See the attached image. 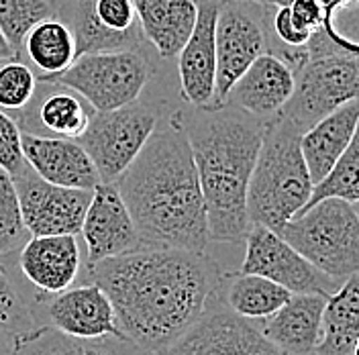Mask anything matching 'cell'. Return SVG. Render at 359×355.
Wrapping results in <instances>:
<instances>
[{
	"instance_id": "obj_1",
	"label": "cell",
	"mask_w": 359,
	"mask_h": 355,
	"mask_svg": "<svg viewBox=\"0 0 359 355\" xmlns=\"http://www.w3.org/2000/svg\"><path fill=\"white\" fill-rule=\"evenodd\" d=\"M223 280L210 255L188 249H139L86 266V282L109 294L121 333L154 355L198 321Z\"/></svg>"
},
{
	"instance_id": "obj_2",
	"label": "cell",
	"mask_w": 359,
	"mask_h": 355,
	"mask_svg": "<svg viewBox=\"0 0 359 355\" xmlns=\"http://www.w3.org/2000/svg\"><path fill=\"white\" fill-rule=\"evenodd\" d=\"M112 184L133 217L141 249H206L210 239L201 180L180 123L156 129Z\"/></svg>"
},
{
	"instance_id": "obj_3",
	"label": "cell",
	"mask_w": 359,
	"mask_h": 355,
	"mask_svg": "<svg viewBox=\"0 0 359 355\" xmlns=\"http://www.w3.org/2000/svg\"><path fill=\"white\" fill-rule=\"evenodd\" d=\"M188 137L206 206L208 239L245 241L251 227L247 186L259 154L266 121L233 107L196 109L180 123Z\"/></svg>"
},
{
	"instance_id": "obj_4",
	"label": "cell",
	"mask_w": 359,
	"mask_h": 355,
	"mask_svg": "<svg viewBox=\"0 0 359 355\" xmlns=\"http://www.w3.org/2000/svg\"><path fill=\"white\" fill-rule=\"evenodd\" d=\"M302 131L276 114L266 121L259 154L247 186V215L251 225L280 233L304 208L313 194V180L300 149Z\"/></svg>"
},
{
	"instance_id": "obj_5",
	"label": "cell",
	"mask_w": 359,
	"mask_h": 355,
	"mask_svg": "<svg viewBox=\"0 0 359 355\" xmlns=\"http://www.w3.org/2000/svg\"><path fill=\"white\" fill-rule=\"evenodd\" d=\"M278 235L335 280L359 274V219L347 200H318L296 213Z\"/></svg>"
},
{
	"instance_id": "obj_6",
	"label": "cell",
	"mask_w": 359,
	"mask_h": 355,
	"mask_svg": "<svg viewBox=\"0 0 359 355\" xmlns=\"http://www.w3.org/2000/svg\"><path fill=\"white\" fill-rule=\"evenodd\" d=\"M149 80V62L137 49L86 53L45 84L82 96L96 112L123 109L139 100Z\"/></svg>"
},
{
	"instance_id": "obj_7",
	"label": "cell",
	"mask_w": 359,
	"mask_h": 355,
	"mask_svg": "<svg viewBox=\"0 0 359 355\" xmlns=\"http://www.w3.org/2000/svg\"><path fill=\"white\" fill-rule=\"evenodd\" d=\"M159 125V111L151 105L92 114L86 131L76 141L92 159L100 182H114L139 156Z\"/></svg>"
},
{
	"instance_id": "obj_8",
	"label": "cell",
	"mask_w": 359,
	"mask_h": 355,
	"mask_svg": "<svg viewBox=\"0 0 359 355\" xmlns=\"http://www.w3.org/2000/svg\"><path fill=\"white\" fill-rule=\"evenodd\" d=\"M355 98H359V55H323L300 67L290 100L278 114L304 133L323 116Z\"/></svg>"
},
{
	"instance_id": "obj_9",
	"label": "cell",
	"mask_w": 359,
	"mask_h": 355,
	"mask_svg": "<svg viewBox=\"0 0 359 355\" xmlns=\"http://www.w3.org/2000/svg\"><path fill=\"white\" fill-rule=\"evenodd\" d=\"M268 6L255 2L221 0L215 45L217 88L210 109L223 107L231 86L262 53H268Z\"/></svg>"
},
{
	"instance_id": "obj_10",
	"label": "cell",
	"mask_w": 359,
	"mask_h": 355,
	"mask_svg": "<svg viewBox=\"0 0 359 355\" xmlns=\"http://www.w3.org/2000/svg\"><path fill=\"white\" fill-rule=\"evenodd\" d=\"M156 355H284L259 327L233 312L221 292L208 302L198 321Z\"/></svg>"
},
{
	"instance_id": "obj_11",
	"label": "cell",
	"mask_w": 359,
	"mask_h": 355,
	"mask_svg": "<svg viewBox=\"0 0 359 355\" xmlns=\"http://www.w3.org/2000/svg\"><path fill=\"white\" fill-rule=\"evenodd\" d=\"M239 272L264 276L292 294L331 296L343 282L320 272L282 235L264 225L249 227L245 235V260Z\"/></svg>"
},
{
	"instance_id": "obj_12",
	"label": "cell",
	"mask_w": 359,
	"mask_h": 355,
	"mask_svg": "<svg viewBox=\"0 0 359 355\" xmlns=\"http://www.w3.org/2000/svg\"><path fill=\"white\" fill-rule=\"evenodd\" d=\"M13 182L31 235H80L92 190L51 184L29 166Z\"/></svg>"
},
{
	"instance_id": "obj_13",
	"label": "cell",
	"mask_w": 359,
	"mask_h": 355,
	"mask_svg": "<svg viewBox=\"0 0 359 355\" xmlns=\"http://www.w3.org/2000/svg\"><path fill=\"white\" fill-rule=\"evenodd\" d=\"M31 302L33 314L41 312L47 327L80 339H96L104 335H123L112 309L111 298L94 282L69 286L57 294H35Z\"/></svg>"
},
{
	"instance_id": "obj_14",
	"label": "cell",
	"mask_w": 359,
	"mask_h": 355,
	"mask_svg": "<svg viewBox=\"0 0 359 355\" xmlns=\"http://www.w3.org/2000/svg\"><path fill=\"white\" fill-rule=\"evenodd\" d=\"M86 266L141 249L133 217L112 182H100L92 190L82 231Z\"/></svg>"
},
{
	"instance_id": "obj_15",
	"label": "cell",
	"mask_w": 359,
	"mask_h": 355,
	"mask_svg": "<svg viewBox=\"0 0 359 355\" xmlns=\"http://www.w3.org/2000/svg\"><path fill=\"white\" fill-rule=\"evenodd\" d=\"M198 17L192 35L178 53L182 98L194 109H210L217 88L215 29L221 0H196Z\"/></svg>"
},
{
	"instance_id": "obj_16",
	"label": "cell",
	"mask_w": 359,
	"mask_h": 355,
	"mask_svg": "<svg viewBox=\"0 0 359 355\" xmlns=\"http://www.w3.org/2000/svg\"><path fill=\"white\" fill-rule=\"evenodd\" d=\"M296 86V72L284 60L262 53L231 86L223 107L268 121L284 109Z\"/></svg>"
},
{
	"instance_id": "obj_17",
	"label": "cell",
	"mask_w": 359,
	"mask_h": 355,
	"mask_svg": "<svg viewBox=\"0 0 359 355\" xmlns=\"http://www.w3.org/2000/svg\"><path fill=\"white\" fill-rule=\"evenodd\" d=\"M19 267L37 294L64 292L82 267L78 235H31L19 251Z\"/></svg>"
},
{
	"instance_id": "obj_18",
	"label": "cell",
	"mask_w": 359,
	"mask_h": 355,
	"mask_svg": "<svg viewBox=\"0 0 359 355\" xmlns=\"http://www.w3.org/2000/svg\"><path fill=\"white\" fill-rule=\"evenodd\" d=\"M22 156L27 166L51 184L94 190L100 176L88 154L76 139L22 133Z\"/></svg>"
},
{
	"instance_id": "obj_19",
	"label": "cell",
	"mask_w": 359,
	"mask_h": 355,
	"mask_svg": "<svg viewBox=\"0 0 359 355\" xmlns=\"http://www.w3.org/2000/svg\"><path fill=\"white\" fill-rule=\"evenodd\" d=\"M327 296L292 294L268 319L259 331L284 355H316L323 339V311Z\"/></svg>"
},
{
	"instance_id": "obj_20",
	"label": "cell",
	"mask_w": 359,
	"mask_h": 355,
	"mask_svg": "<svg viewBox=\"0 0 359 355\" xmlns=\"http://www.w3.org/2000/svg\"><path fill=\"white\" fill-rule=\"evenodd\" d=\"M141 35L159 58L174 60L194 31L196 0H133Z\"/></svg>"
},
{
	"instance_id": "obj_21",
	"label": "cell",
	"mask_w": 359,
	"mask_h": 355,
	"mask_svg": "<svg viewBox=\"0 0 359 355\" xmlns=\"http://www.w3.org/2000/svg\"><path fill=\"white\" fill-rule=\"evenodd\" d=\"M359 121V98L345 102L300 137V149L313 184H318L331 172L335 161L349 145Z\"/></svg>"
},
{
	"instance_id": "obj_22",
	"label": "cell",
	"mask_w": 359,
	"mask_h": 355,
	"mask_svg": "<svg viewBox=\"0 0 359 355\" xmlns=\"http://www.w3.org/2000/svg\"><path fill=\"white\" fill-rule=\"evenodd\" d=\"M21 58L39 72V80L49 82L76 62V39L72 29L57 15L37 21L22 37Z\"/></svg>"
},
{
	"instance_id": "obj_23",
	"label": "cell",
	"mask_w": 359,
	"mask_h": 355,
	"mask_svg": "<svg viewBox=\"0 0 359 355\" xmlns=\"http://www.w3.org/2000/svg\"><path fill=\"white\" fill-rule=\"evenodd\" d=\"M17 355H154L125 335L80 339L60 333L53 327H35L22 335Z\"/></svg>"
},
{
	"instance_id": "obj_24",
	"label": "cell",
	"mask_w": 359,
	"mask_h": 355,
	"mask_svg": "<svg viewBox=\"0 0 359 355\" xmlns=\"http://www.w3.org/2000/svg\"><path fill=\"white\" fill-rule=\"evenodd\" d=\"M359 337V274L341 282L327 296L323 311V339L316 355H351Z\"/></svg>"
},
{
	"instance_id": "obj_25",
	"label": "cell",
	"mask_w": 359,
	"mask_h": 355,
	"mask_svg": "<svg viewBox=\"0 0 359 355\" xmlns=\"http://www.w3.org/2000/svg\"><path fill=\"white\" fill-rule=\"evenodd\" d=\"M53 15L64 19L72 29L78 58L86 53L137 49L141 43V31H133V33L109 31L96 19L92 11V0H60V6L53 4Z\"/></svg>"
},
{
	"instance_id": "obj_26",
	"label": "cell",
	"mask_w": 359,
	"mask_h": 355,
	"mask_svg": "<svg viewBox=\"0 0 359 355\" xmlns=\"http://www.w3.org/2000/svg\"><path fill=\"white\" fill-rule=\"evenodd\" d=\"M288 0H280L286 4ZM325 19L306 45L309 60L323 55H359V0H320Z\"/></svg>"
},
{
	"instance_id": "obj_27",
	"label": "cell",
	"mask_w": 359,
	"mask_h": 355,
	"mask_svg": "<svg viewBox=\"0 0 359 355\" xmlns=\"http://www.w3.org/2000/svg\"><path fill=\"white\" fill-rule=\"evenodd\" d=\"M292 292L257 274H224L221 298L233 312L249 321L268 319L278 311Z\"/></svg>"
},
{
	"instance_id": "obj_28",
	"label": "cell",
	"mask_w": 359,
	"mask_h": 355,
	"mask_svg": "<svg viewBox=\"0 0 359 355\" xmlns=\"http://www.w3.org/2000/svg\"><path fill=\"white\" fill-rule=\"evenodd\" d=\"M55 88L57 90H51L39 102L37 125L53 137L78 139L86 131L92 114L84 105L82 96L64 86H55Z\"/></svg>"
},
{
	"instance_id": "obj_29",
	"label": "cell",
	"mask_w": 359,
	"mask_h": 355,
	"mask_svg": "<svg viewBox=\"0 0 359 355\" xmlns=\"http://www.w3.org/2000/svg\"><path fill=\"white\" fill-rule=\"evenodd\" d=\"M331 196L347 200V202L359 200V121L349 145L337 159L331 172L318 184H314L313 194H311L309 202L304 204V208L313 206L318 200L331 199Z\"/></svg>"
},
{
	"instance_id": "obj_30",
	"label": "cell",
	"mask_w": 359,
	"mask_h": 355,
	"mask_svg": "<svg viewBox=\"0 0 359 355\" xmlns=\"http://www.w3.org/2000/svg\"><path fill=\"white\" fill-rule=\"evenodd\" d=\"M31 237L22 222L21 204L11 174L0 168V262L21 251Z\"/></svg>"
},
{
	"instance_id": "obj_31",
	"label": "cell",
	"mask_w": 359,
	"mask_h": 355,
	"mask_svg": "<svg viewBox=\"0 0 359 355\" xmlns=\"http://www.w3.org/2000/svg\"><path fill=\"white\" fill-rule=\"evenodd\" d=\"M49 15H53L51 0H0V31L19 51V58L27 31Z\"/></svg>"
},
{
	"instance_id": "obj_32",
	"label": "cell",
	"mask_w": 359,
	"mask_h": 355,
	"mask_svg": "<svg viewBox=\"0 0 359 355\" xmlns=\"http://www.w3.org/2000/svg\"><path fill=\"white\" fill-rule=\"evenodd\" d=\"M37 94L33 69L19 60L0 64V111H25Z\"/></svg>"
},
{
	"instance_id": "obj_33",
	"label": "cell",
	"mask_w": 359,
	"mask_h": 355,
	"mask_svg": "<svg viewBox=\"0 0 359 355\" xmlns=\"http://www.w3.org/2000/svg\"><path fill=\"white\" fill-rule=\"evenodd\" d=\"M35 327L37 319L33 314L31 302L19 292L11 274L0 262V329L22 337L31 333Z\"/></svg>"
},
{
	"instance_id": "obj_34",
	"label": "cell",
	"mask_w": 359,
	"mask_h": 355,
	"mask_svg": "<svg viewBox=\"0 0 359 355\" xmlns=\"http://www.w3.org/2000/svg\"><path fill=\"white\" fill-rule=\"evenodd\" d=\"M0 168L11 178L19 176L27 168L22 156V131L4 111H0Z\"/></svg>"
},
{
	"instance_id": "obj_35",
	"label": "cell",
	"mask_w": 359,
	"mask_h": 355,
	"mask_svg": "<svg viewBox=\"0 0 359 355\" xmlns=\"http://www.w3.org/2000/svg\"><path fill=\"white\" fill-rule=\"evenodd\" d=\"M92 11L96 19L109 31H114V33L141 31L137 25L133 0H92Z\"/></svg>"
},
{
	"instance_id": "obj_36",
	"label": "cell",
	"mask_w": 359,
	"mask_h": 355,
	"mask_svg": "<svg viewBox=\"0 0 359 355\" xmlns=\"http://www.w3.org/2000/svg\"><path fill=\"white\" fill-rule=\"evenodd\" d=\"M286 6H288L292 22L298 31L313 37L320 29L323 19H325V8L320 0H288Z\"/></svg>"
},
{
	"instance_id": "obj_37",
	"label": "cell",
	"mask_w": 359,
	"mask_h": 355,
	"mask_svg": "<svg viewBox=\"0 0 359 355\" xmlns=\"http://www.w3.org/2000/svg\"><path fill=\"white\" fill-rule=\"evenodd\" d=\"M21 345V337L6 329H0V355H17Z\"/></svg>"
},
{
	"instance_id": "obj_38",
	"label": "cell",
	"mask_w": 359,
	"mask_h": 355,
	"mask_svg": "<svg viewBox=\"0 0 359 355\" xmlns=\"http://www.w3.org/2000/svg\"><path fill=\"white\" fill-rule=\"evenodd\" d=\"M8 60H19V51L11 45V41L0 31V64L2 62H8Z\"/></svg>"
},
{
	"instance_id": "obj_39",
	"label": "cell",
	"mask_w": 359,
	"mask_h": 355,
	"mask_svg": "<svg viewBox=\"0 0 359 355\" xmlns=\"http://www.w3.org/2000/svg\"><path fill=\"white\" fill-rule=\"evenodd\" d=\"M239 2H255V4H280V0H239Z\"/></svg>"
},
{
	"instance_id": "obj_40",
	"label": "cell",
	"mask_w": 359,
	"mask_h": 355,
	"mask_svg": "<svg viewBox=\"0 0 359 355\" xmlns=\"http://www.w3.org/2000/svg\"><path fill=\"white\" fill-rule=\"evenodd\" d=\"M351 355H359V337L355 339V343H353V349H351Z\"/></svg>"
},
{
	"instance_id": "obj_41",
	"label": "cell",
	"mask_w": 359,
	"mask_h": 355,
	"mask_svg": "<svg viewBox=\"0 0 359 355\" xmlns=\"http://www.w3.org/2000/svg\"><path fill=\"white\" fill-rule=\"evenodd\" d=\"M351 206H353V210H355V215H358V219H359V200L351 202Z\"/></svg>"
}]
</instances>
